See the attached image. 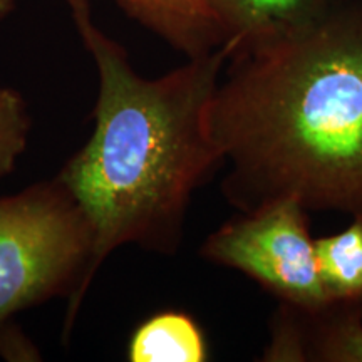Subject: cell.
<instances>
[{"instance_id": "obj_1", "label": "cell", "mask_w": 362, "mask_h": 362, "mask_svg": "<svg viewBox=\"0 0 362 362\" xmlns=\"http://www.w3.org/2000/svg\"><path fill=\"white\" fill-rule=\"evenodd\" d=\"M210 126L238 211L292 198L362 214V0L230 54Z\"/></svg>"}, {"instance_id": "obj_2", "label": "cell", "mask_w": 362, "mask_h": 362, "mask_svg": "<svg viewBox=\"0 0 362 362\" xmlns=\"http://www.w3.org/2000/svg\"><path fill=\"white\" fill-rule=\"evenodd\" d=\"M66 2L96 64L99 96L93 134L57 180L89 221L96 272L124 245L171 255L193 193L223 165L210 110L230 47L146 79L96 24L89 0Z\"/></svg>"}, {"instance_id": "obj_3", "label": "cell", "mask_w": 362, "mask_h": 362, "mask_svg": "<svg viewBox=\"0 0 362 362\" xmlns=\"http://www.w3.org/2000/svg\"><path fill=\"white\" fill-rule=\"evenodd\" d=\"M94 275L93 230L57 176L0 198V327L21 310L69 296L66 336Z\"/></svg>"}, {"instance_id": "obj_4", "label": "cell", "mask_w": 362, "mask_h": 362, "mask_svg": "<svg viewBox=\"0 0 362 362\" xmlns=\"http://www.w3.org/2000/svg\"><path fill=\"white\" fill-rule=\"evenodd\" d=\"M309 214L292 198L240 211L208 235L200 253L245 274L282 304L322 305L332 298L320 277Z\"/></svg>"}, {"instance_id": "obj_5", "label": "cell", "mask_w": 362, "mask_h": 362, "mask_svg": "<svg viewBox=\"0 0 362 362\" xmlns=\"http://www.w3.org/2000/svg\"><path fill=\"white\" fill-rule=\"evenodd\" d=\"M262 359L362 362V304L336 298L317 307L280 302Z\"/></svg>"}, {"instance_id": "obj_6", "label": "cell", "mask_w": 362, "mask_h": 362, "mask_svg": "<svg viewBox=\"0 0 362 362\" xmlns=\"http://www.w3.org/2000/svg\"><path fill=\"white\" fill-rule=\"evenodd\" d=\"M344 0H206L226 35L230 54L314 22Z\"/></svg>"}, {"instance_id": "obj_7", "label": "cell", "mask_w": 362, "mask_h": 362, "mask_svg": "<svg viewBox=\"0 0 362 362\" xmlns=\"http://www.w3.org/2000/svg\"><path fill=\"white\" fill-rule=\"evenodd\" d=\"M144 29L188 59L210 54L226 44V35L206 0H117Z\"/></svg>"}, {"instance_id": "obj_8", "label": "cell", "mask_w": 362, "mask_h": 362, "mask_svg": "<svg viewBox=\"0 0 362 362\" xmlns=\"http://www.w3.org/2000/svg\"><path fill=\"white\" fill-rule=\"evenodd\" d=\"M208 349L203 330L192 315L178 310L158 312L131 336V362H203Z\"/></svg>"}, {"instance_id": "obj_9", "label": "cell", "mask_w": 362, "mask_h": 362, "mask_svg": "<svg viewBox=\"0 0 362 362\" xmlns=\"http://www.w3.org/2000/svg\"><path fill=\"white\" fill-rule=\"evenodd\" d=\"M315 253L329 297L362 304V214L341 232L315 238Z\"/></svg>"}, {"instance_id": "obj_10", "label": "cell", "mask_w": 362, "mask_h": 362, "mask_svg": "<svg viewBox=\"0 0 362 362\" xmlns=\"http://www.w3.org/2000/svg\"><path fill=\"white\" fill-rule=\"evenodd\" d=\"M30 117L19 90L0 88V180L16 168L27 148Z\"/></svg>"}, {"instance_id": "obj_11", "label": "cell", "mask_w": 362, "mask_h": 362, "mask_svg": "<svg viewBox=\"0 0 362 362\" xmlns=\"http://www.w3.org/2000/svg\"><path fill=\"white\" fill-rule=\"evenodd\" d=\"M13 8H16V0H0V21L11 16Z\"/></svg>"}]
</instances>
